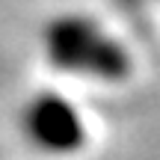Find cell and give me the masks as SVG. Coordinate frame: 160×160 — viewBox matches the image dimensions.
<instances>
[{
  "mask_svg": "<svg viewBox=\"0 0 160 160\" xmlns=\"http://www.w3.org/2000/svg\"><path fill=\"white\" fill-rule=\"evenodd\" d=\"M48 51L62 71H89V74L116 77L128 68V57L95 21L65 15L48 30Z\"/></svg>",
  "mask_w": 160,
  "mask_h": 160,
  "instance_id": "1",
  "label": "cell"
},
{
  "mask_svg": "<svg viewBox=\"0 0 160 160\" xmlns=\"http://www.w3.org/2000/svg\"><path fill=\"white\" fill-rule=\"evenodd\" d=\"M21 128L27 142L48 157H65L86 142V125L77 104L53 89L36 92L24 104Z\"/></svg>",
  "mask_w": 160,
  "mask_h": 160,
  "instance_id": "2",
  "label": "cell"
}]
</instances>
